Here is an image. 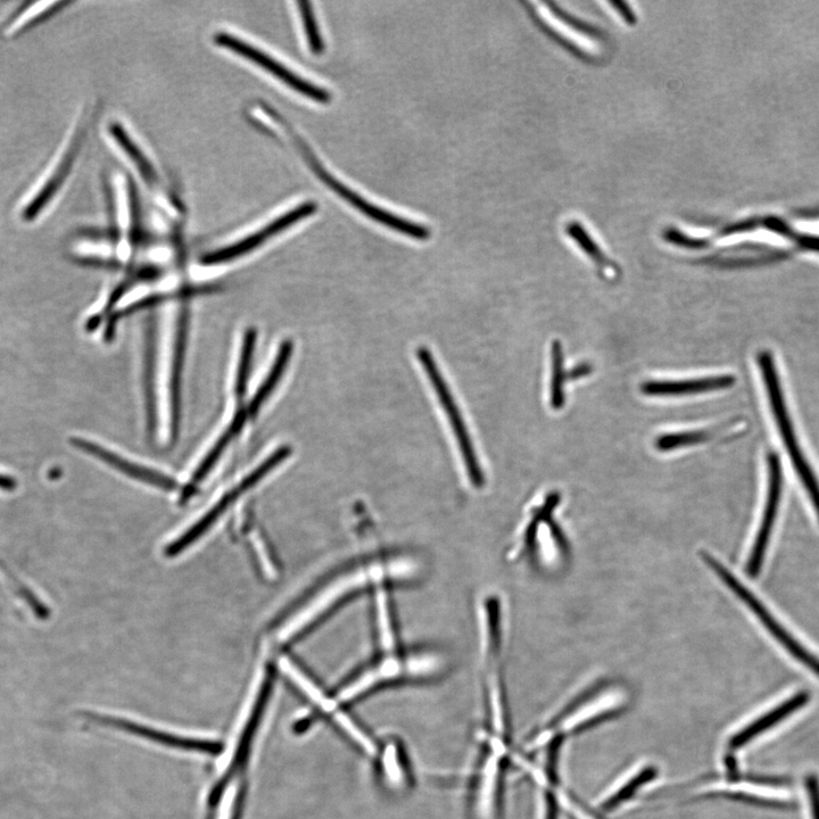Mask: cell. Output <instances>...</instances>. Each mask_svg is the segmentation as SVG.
<instances>
[{"label":"cell","instance_id":"obj_1","mask_svg":"<svg viewBox=\"0 0 819 819\" xmlns=\"http://www.w3.org/2000/svg\"><path fill=\"white\" fill-rule=\"evenodd\" d=\"M758 363L761 376H763L766 386L769 404H771L776 425L779 427L785 449H787L792 465L794 469H796L802 484H804L810 499H812L819 517V484L814 471L810 468L804 453L801 451L796 433H794L772 354L767 351L761 352L758 357Z\"/></svg>","mask_w":819,"mask_h":819},{"label":"cell","instance_id":"obj_2","mask_svg":"<svg viewBox=\"0 0 819 819\" xmlns=\"http://www.w3.org/2000/svg\"><path fill=\"white\" fill-rule=\"evenodd\" d=\"M417 357L421 363V366H423L430 383H432L435 393L438 396V399H440L446 415L449 417L450 424L455 438H457L462 459L463 462H465L467 474L471 484L476 487L483 486L484 473L481 466H479L474 444L471 442L465 420H463L461 416L458 405L453 399L448 384L445 383L440 368L437 367L432 352L426 349V347H420V349L417 350Z\"/></svg>","mask_w":819,"mask_h":819},{"label":"cell","instance_id":"obj_3","mask_svg":"<svg viewBox=\"0 0 819 819\" xmlns=\"http://www.w3.org/2000/svg\"><path fill=\"white\" fill-rule=\"evenodd\" d=\"M703 559H705L706 564L714 570L716 575L721 577L722 581L754 612L760 622L766 627V630L774 636V639L783 645V648H785L793 658H796L799 663L812 670V672L819 677V659L816 658L813 653H810L802 647L798 641L794 640L793 636L784 630V627L777 622L763 603H761L730 570H727L721 562L710 557L709 554H703Z\"/></svg>","mask_w":819,"mask_h":819},{"label":"cell","instance_id":"obj_4","mask_svg":"<svg viewBox=\"0 0 819 819\" xmlns=\"http://www.w3.org/2000/svg\"><path fill=\"white\" fill-rule=\"evenodd\" d=\"M214 41L218 46L229 49L230 52L236 53L244 57V59L259 65L260 68L271 73L273 77L284 82L286 86L294 89L296 93L320 104H329L330 101H332V95H330L328 90L313 85L308 80L296 76V74L287 69L285 65L272 59L268 54L261 52L260 49L245 43L242 39L229 35V33L226 32H220L215 35Z\"/></svg>","mask_w":819,"mask_h":819},{"label":"cell","instance_id":"obj_5","mask_svg":"<svg viewBox=\"0 0 819 819\" xmlns=\"http://www.w3.org/2000/svg\"><path fill=\"white\" fill-rule=\"evenodd\" d=\"M317 210L318 205L316 202H305L300 204L299 206H296L295 209L281 215V217L277 218L275 221L268 223L266 227H263L261 230L256 231V233L242 239L241 242L204 255L201 259V263L203 266H217V264L242 258V256L245 254L256 250V248L268 242L272 237H275L276 235L283 233V231L287 230L289 227L296 225L297 222L311 217V215L316 213Z\"/></svg>","mask_w":819,"mask_h":819},{"label":"cell","instance_id":"obj_6","mask_svg":"<svg viewBox=\"0 0 819 819\" xmlns=\"http://www.w3.org/2000/svg\"><path fill=\"white\" fill-rule=\"evenodd\" d=\"M782 481L783 476L780 458L777 457L776 453H771L768 455V492L765 511L747 566L748 574L751 577H757L760 573L761 566H763L777 511H779Z\"/></svg>","mask_w":819,"mask_h":819},{"label":"cell","instance_id":"obj_7","mask_svg":"<svg viewBox=\"0 0 819 819\" xmlns=\"http://www.w3.org/2000/svg\"><path fill=\"white\" fill-rule=\"evenodd\" d=\"M71 444L74 448L105 462L107 466L120 471L123 475L136 479V481L160 488V490L163 491H175L178 488L175 479L160 473V471L143 467L138 465V463L124 459L117 453L106 450L103 446L94 442L82 440V438H72Z\"/></svg>","mask_w":819,"mask_h":819},{"label":"cell","instance_id":"obj_8","mask_svg":"<svg viewBox=\"0 0 819 819\" xmlns=\"http://www.w3.org/2000/svg\"><path fill=\"white\" fill-rule=\"evenodd\" d=\"M438 661L432 657H412L404 660L391 659L379 667L370 670L364 674L357 681L347 686L341 693L339 698L342 700H349L359 696L360 693L371 688L372 685L380 681L390 680L402 675H421L433 672L437 667Z\"/></svg>","mask_w":819,"mask_h":819},{"label":"cell","instance_id":"obj_9","mask_svg":"<svg viewBox=\"0 0 819 819\" xmlns=\"http://www.w3.org/2000/svg\"><path fill=\"white\" fill-rule=\"evenodd\" d=\"M188 327L189 311L184 308L181 309L177 321L175 349H173L172 358L170 382V436L172 443L178 440L180 432L182 372H184Z\"/></svg>","mask_w":819,"mask_h":819},{"label":"cell","instance_id":"obj_10","mask_svg":"<svg viewBox=\"0 0 819 819\" xmlns=\"http://www.w3.org/2000/svg\"><path fill=\"white\" fill-rule=\"evenodd\" d=\"M735 384L732 375L710 376L683 380H648L641 392L650 397H678L726 390Z\"/></svg>","mask_w":819,"mask_h":819},{"label":"cell","instance_id":"obj_11","mask_svg":"<svg viewBox=\"0 0 819 819\" xmlns=\"http://www.w3.org/2000/svg\"><path fill=\"white\" fill-rule=\"evenodd\" d=\"M244 494L238 486L230 490L222 498L215 504L213 507L206 511L205 514L202 516L200 520H197L196 523L187 529L184 534H181L177 540L171 542L167 549H165V554L169 558H175L179 556L181 552L186 551L190 546L195 544L198 540H201L202 537L210 531V529L218 523V521L222 518L223 515L229 510L231 506L237 501L239 496Z\"/></svg>","mask_w":819,"mask_h":819},{"label":"cell","instance_id":"obj_12","mask_svg":"<svg viewBox=\"0 0 819 819\" xmlns=\"http://www.w3.org/2000/svg\"><path fill=\"white\" fill-rule=\"evenodd\" d=\"M86 136L85 129H80L68 152H66L54 175L48 179L47 184L40 189L39 194L33 198L31 203L23 211L24 221H33L45 209V206L52 201V198L59 192L66 178L69 177L74 162H76L82 142Z\"/></svg>","mask_w":819,"mask_h":819},{"label":"cell","instance_id":"obj_13","mask_svg":"<svg viewBox=\"0 0 819 819\" xmlns=\"http://www.w3.org/2000/svg\"><path fill=\"white\" fill-rule=\"evenodd\" d=\"M247 419V410L241 409L236 413L233 423H231L226 432L220 436L211 451L206 454L201 465L196 468L192 479H190L184 491L181 493V502H186L192 498L197 491V487L203 483L204 479L209 476L215 465H217V462L222 457L223 452L228 448V445L241 433Z\"/></svg>","mask_w":819,"mask_h":819},{"label":"cell","instance_id":"obj_14","mask_svg":"<svg viewBox=\"0 0 819 819\" xmlns=\"http://www.w3.org/2000/svg\"><path fill=\"white\" fill-rule=\"evenodd\" d=\"M809 701V693L806 691L799 692L789 700L785 701L779 707L769 711L768 714L760 717L758 721L751 723L739 733H736L731 739L728 746L733 750H738L754 740L759 734L769 730L772 726L779 724L784 718H787L796 711L804 707Z\"/></svg>","mask_w":819,"mask_h":819},{"label":"cell","instance_id":"obj_15","mask_svg":"<svg viewBox=\"0 0 819 819\" xmlns=\"http://www.w3.org/2000/svg\"><path fill=\"white\" fill-rule=\"evenodd\" d=\"M293 351L294 344L292 341H288V339L280 345L276 360L273 362V366L266 380H264L263 384L259 387L258 392H256L250 405H248L246 409L248 418L258 416L262 405L267 402L272 392L276 390L280 379L283 378L285 374L288 362L292 358Z\"/></svg>","mask_w":819,"mask_h":819},{"label":"cell","instance_id":"obj_16","mask_svg":"<svg viewBox=\"0 0 819 819\" xmlns=\"http://www.w3.org/2000/svg\"><path fill=\"white\" fill-rule=\"evenodd\" d=\"M217 289L218 286L212 285L194 286L182 289V291L175 292L172 294H156L148 296L146 297V299L131 304L130 306H128L127 309H124L119 313L115 314V316L110 320L109 326H107L105 333L106 341H110V339L112 338L114 326L118 324V321L124 317L130 316V314L132 313L154 308V306L170 301L171 299H178V297H182V299H184V297L212 293L217 291Z\"/></svg>","mask_w":819,"mask_h":819},{"label":"cell","instance_id":"obj_17","mask_svg":"<svg viewBox=\"0 0 819 819\" xmlns=\"http://www.w3.org/2000/svg\"><path fill=\"white\" fill-rule=\"evenodd\" d=\"M155 327L154 319L151 318L150 326H148L147 346H146V371H145V393H146V408H147V425L148 432L153 435L156 432L157 413H156V395H155Z\"/></svg>","mask_w":819,"mask_h":819},{"label":"cell","instance_id":"obj_18","mask_svg":"<svg viewBox=\"0 0 819 819\" xmlns=\"http://www.w3.org/2000/svg\"><path fill=\"white\" fill-rule=\"evenodd\" d=\"M567 378L564 349L556 339L551 344L550 404L553 410L559 411L565 407Z\"/></svg>","mask_w":819,"mask_h":819},{"label":"cell","instance_id":"obj_19","mask_svg":"<svg viewBox=\"0 0 819 819\" xmlns=\"http://www.w3.org/2000/svg\"><path fill=\"white\" fill-rule=\"evenodd\" d=\"M110 131L115 142L120 145L122 151L129 156V159L134 162L136 168L140 172V176L147 181L148 185H155L157 180H159V177H157V173L154 170L152 163L147 159L142 150H140V148L134 143V140L130 138L126 130H124L120 124L114 123L112 124Z\"/></svg>","mask_w":819,"mask_h":819},{"label":"cell","instance_id":"obj_20","mask_svg":"<svg viewBox=\"0 0 819 819\" xmlns=\"http://www.w3.org/2000/svg\"><path fill=\"white\" fill-rule=\"evenodd\" d=\"M0 573L4 575L7 583L10 584L14 593L18 595L21 600L26 602V605L29 606L35 617L41 620V622H45V620H48L49 617H51L52 611L49 609L46 603H44L43 600H41L38 595L30 589L29 586L24 584L2 559H0Z\"/></svg>","mask_w":819,"mask_h":819},{"label":"cell","instance_id":"obj_21","mask_svg":"<svg viewBox=\"0 0 819 819\" xmlns=\"http://www.w3.org/2000/svg\"><path fill=\"white\" fill-rule=\"evenodd\" d=\"M256 337L258 332L254 328H248L244 335L241 358H239L236 382L235 395L238 401H242L247 391L248 378H250V371L252 367L253 353L256 344Z\"/></svg>","mask_w":819,"mask_h":819},{"label":"cell","instance_id":"obj_22","mask_svg":"<svg viewBox=\"0 0 819 819\" xmlns=\"http://www.w3.org/2000/svg\"><path fill=\"white\" fill-rule=\"evenodd\" d=\"M711 436H713V433L709 432V430L668 433L660 435L655 445L660 452H670L705 443L710 440Z\"/></svg>","mask_w":819,"mask_h":819},{"label":"cell","instance_id":"obj_23","mask_svg":"<svg viewBox=\"0 0 819 819\" xmlns=\"http://www.w3.org/2000/svg\"><path fill=\"white\" fill-rule=\"evenodd\" d=\"M567 234L589 258L601 269L611 267V261L605 252L601 250L594 239L587 234V231L577 222H572L567 227Z\"/></svg>","mask_w":819,"mask_h":819},{"label":"cell","instance_id":"obj_24","mask_svg":"<svg viewBox=\"0 0 819 819\" xmlns=\"http://www.w3.org/2000/svg\"><path fill=\"white\" fill-rule=\"evenodd\" d=\"M302 18L304 33L308 40L310 51L314 55H321L325 52L324 38H322L316 15H314L312 4L309 2H297Z\"/></svg>","mask_w":819,"mask_h":819},{"label":"cell","instance_id":"obj_25","mask_svg":"<svg viewBox=\"0 0 819 819\" xmlns=\"http://www.w3.org/2000/svg\"><path fill=\"white\" fill-rule=\"evenodd\" d=\"M657 776V769L653 767L644 768L639 774L632 777L630 782H627L616 791L615 794L607 799L605 804H603V808L610 810L622 805L627 799H630L636 790H639L643 787L644 784H647L652 779H655Z\"/></svg>","mask_w":819,"mask_h":819},{"label":"cell","instance_id":"obj_26","mask_svg":"<svg viewBox=\"0 0 819 819\" xmlns=\"http://www.w3.org/2000/svg\"><path fill=\"white\" fill-rule=\"evenodd\" d=\"M377 609L380 639H382L384 648L391 650L394 647V634L386 595L383 593H378L377 595Z\"/></svg>","mask_w":819,"mask_h":819},{"label":"cell","instance_id":"obj_27","mask_svg":"<svg viewBox=\"0 0 819 819\" xmlns=\"http://www.w3.org/2000/svg\"><path fill=\"white\" fill-rule=\"evenodd\" d=\"M336 719L343 730L349 734L354 741H357L364 750L369 752V754L375 752V744L369 740L366 734L359 730V727L351 721V718L344 714H338L336 715Z\"/></svg>","mask_w":819,"mask_h":819},{"label":"cell","instance_id":"obj_28","mask_svg":"<svg viewBox=\"0 0 819 819\" xmlns=\"http://www.w3.org/2000/svg\"><path fill=\"white\" fill-rule=\"evenodd\" d=\"M665 239L670 244L688 248V250H702V248H706L709 245L706 239L691 238L674 229L667 231Z\"/></svg>","mask_w":819,"mask_h":819},{"label":"cell","instance_id":"obj_29","mask_svg":"<svg viewBox=\"0 0 819 819\" xmlns=\"http://www.w3.org/2000/svg\"><path fill=\"white\" fill-rule=\"evenodd\" d=\"M69 5H71L70 2H59V3H56V4L52 5L51 7L47 8L46 11L41 12L39 15H37L36 18H33L28 23L24 24L23 28L18 33V35H22V33H26L27 31L31 30L32 28H35V27L39 26V24L46 22L48 19H51L52 16L59 13L62 10L63 7H66V6H69Z\"/></svg>","mask_w":819,"mask_h":819},{"label":"cell","instance_id":"obj_30","mask_svg":"<svg viewBox=\"0 0 819 819\" xmlns=\"http://www.w3.org/2000/svg\"><path fill=\"white\" fill-rule=\"evenodd\" d=\"M806 789L812 805L814 819H819V779L816 775H809L806 779Z\"/></svg>","mask_w":819,"mask_h":819},{"label":"cell","instance_id":"obj_31","mask_svg":"<svg viewBox=\"0 0 819 819\" xmlns=\"http://www.w3.org/2000/svg\"><path fill=\"white\" fill-rule=\"evenodd\" d=\"M788 239H791V241L798 243L801 247L806 248V250L819 253L818 236L800 235L792 229L791 233L788 236Z\"/></svg>","mask_w":819,"mask_h":819},{"label":"cell","instance_id":"obj_32","mask_svg":"<svg viewBox=\"0 0 819 819\" xmlns=\"http://www.w3.org/2000/svg\"><path fill=\"white\" fill-rule=\"evenodd\" d=\"M593 367L590 363L583 362L578 363L576 367L570 370L567 374L568 379L570 380H578L590 376L592 374Z\"/></svg>","mask_w":819,"mask_h":819},{"label":"cell","instance_id":"obj_33","mask_svg":"<svg viewBox=\"0 0 819 819\" xmlns=\"http://www.w3.org/2000/svg\"><path fill=\"white\" fill-rule=\"evenodd\" d=\"M611 5L616 8V10L620 14V16H622V18L626 21V23L631 24V23L635 22V16H634L633 12L631 11V8L628 7L627 4H625L623 2H619V3L618 2H612Z\"/></svg>","mask_w":819,"mask_h":819},{"label":"cell","instance_id":"obj_34","mask_svg":"<svg viewBox=\"0 0 819 819\" xmlns=\"http://www.w3.org/2000/svg\"><path fill=\"white\" fill-rule=\"evenodd\" d=\"M16 487H18V482L13 477L0 474V490L13 492Z\"/></svg>","mask_w":819,"mask_h":819},{"label":"cell","instance_id":"obj_35","mask_svg":"<svg viewBox=\"0 0 819 819\" xmlns=\"http://www.w3.org/2000/svg\"><path fill=\"white\" fill-rule=\"evenodd\" d=\"M546 819H557V805L552 798H549L548 801V814H546Z\"/></svg>","mask_w":819,"mask_h":819}]
</instances>
